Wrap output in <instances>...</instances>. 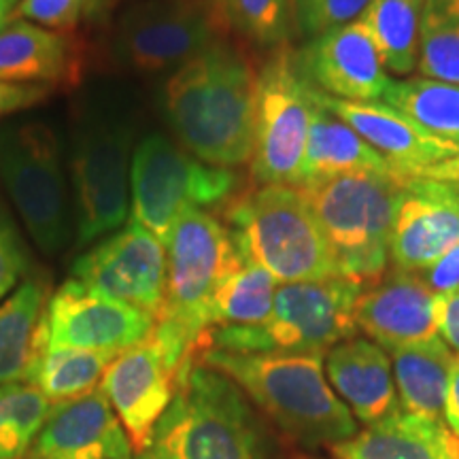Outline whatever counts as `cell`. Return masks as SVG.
Instances as JSON below:
<instances>
[{
    "label": "cell",
    "instance_id": "7",
    "mask_svg": "<svg viewBox=\"0 0 459 459\" xmlns=\"http://www.w3.org/2000/svg\"><path fill=\"white\" fill-rule=\"evenodd\" d=\"M359 291L358 281L347 277L281 283L271 317L262 325L211 328L203 351L325 355L358 332L353 311Z\"/></svg>",
    "mask_w": 459,
    "mask_h": 459
},
{
    "label": "cell",
    "instance_id": "1",
    "mask_svg": "<svg viewBox=\"0 0 459 459\" xmlns=\"http://www.w3.org/2000/svg\"><path fill=\"white\" fill-rule=\"evenodd\" d=\"M257 71L223 39L177 68L164 85V113L181 147L200 162L237 169L251 160Z\"/></svg>",
    "mask_w": 459,
    "mask_h": 459
},
{
    "label": "cell",
    "instance_id": "12",
    "mask_svg": "<svg viewBox=\"0 0 459 459\" xmlns=\"http://www.w3.org/2000/svg\"><path fill=\"white\" fill-rule=\"evenodd\" d=\"M228 30L215 0H145L119 17L113 51L132 71H177Z\"/></svg>",
    "mask_w": 459,
    "mask_h": 459
},
{
    "label": "cell",
    "instance_id": "38",
    "mask_svg": "<svg viewBox=\"0 0 459 459\" xmlns=\"http://www.w3.org/2000/svg\"><path fill=\"white\" fill-rule=\"evenodd\" d=\"M434 317L438 336L451 351L459 355V287L445 291V294H436Z\"/></svg>",
    "mask_w": 459,
    "mask_h": 459
},
{
    "label": "cell",
    "instance_id": "41",
    "mask_svg": "<svg viewBox=\"0 0 459 459\" xmlns=\"http://www.w3.org/2000/svg\"><path fill=\"white\" fill-rule=\"evenodd\" d=\"M411 179L449 183V186L459 187V153H457V156L449 158V160H445V162H438V164L428 166V169L415 172Z\"/></svg>",
    "mask_w": 459,
    "mask_h": 459
},
{
    "label": "cell",
    "instance_id": "28",
    "mask_svg": "<svg viewBox=\"0 0 459 459\" xmlns=\"http://www.w3.org/2000/svg\"><path fill=\"white\" fill-rule=\"evenodd\" d=\"M45 302V287L34 279L0 302V385L24 381Z\"/></svg>",
    "mask_w": 459,
    "mask_h": 459
},
{
    "label": "cell",
    "instance_id": "32",
    "mask_svg": "<svg viewBox=\"0 0 459 459\" xmlns=\"http://www.w3.org/2000/svg\"><path fill=\"white\" fill-rule=\"evenodd\" d=\"M51 402L30 383L0 385V459H24L49 415Z\"/></svg>",
    "mask_w": 459,
    "mask_h": 459
},
{
    "label": "cell",
    "instance_id": "39",
    "mask_svg": "<svg viewBox=\"0 0 459 459\" xmlns=\"http://www.w3.org/2000/svg\"><path fill=\"white\" fill-rule=\"evenodd\" d=\"M49 96L48 85H22L0 82V117L34 107Z\"/></svg>",
    "mask_w": 459,
    "mask_h": 459
},
{
    "label": "cell",
    "instance_id": "40",
    "mask_svg": "<svg viewBox=\"0 0 459 459\" xmlns=\"http://www.w3.org/2000/svg\"><path fill=\"white\" fill-rule=\"evenodd\" d=\"M443 415H445V426L449 428V432L459 440V355H455L451 361Z\"/></svg>",
    "mask_w": 459,
    "mask_h": 459
},
{
    "label": "cell",
    "instance_id": "42",
    "mask_svg": "<svg viewBox=\"0 0 459 459\" xmlns=\"http://www.w3.org/2000/svg\"><path fill=\"white\" fill-rule=\"evenodd\" d=\"M20 0H0V30L11 22L13 9H17Z\"/></svg>",
    "mask_w": 459,
    "mask_h": 459
},
{
    "label": "cell",
    "instance_id": "34",
    "mask_svg": "<svg viewBox=\"0 0 459 459\" xmlns=\"http://www.w3.org/2000/svg\"><path fill=\"white\" fill-rule=\"evenodd\" d=\"M298 24L308 37L332 30V28L351 24L359 20L370 0H291Z\"/></svg>",
    "mask_w": 459,
    "mask_h": 459
},
{
    "label": "cell",
    "instance_id": "18",
    "mask_svg": "<svg viewBox=\"0 0 459 459\" xmlns=\"http://www.w3.org/2000/svg\"><path fill=\"white\" fill-rule=\"evenodd\" d=\"M315 105L334 115L355 134L375 147L394 166L400 181L419 170L457 156L459 147L440 141L385 102H353L332 99L313 88Z\"/></svg>",
    "mask_w": 459,
    "mask_h": 459
},
{
    "label": "cell",
    "instance_id": "4",
    "mask_svg": "<svg viewBox=\"0 0 459 459\" xmlns=\"http://www.w3.org/2000/svg\"><path fill=\"white\" fill-rule=\"evenodd\" d=\"M172 459H281L273 429L232 378L196 359L153 432Z\"/></svg>",
    "mask_w": 459,
    "mask_h": 459
},
{
    "label": "cell",
    "instance_id": "43",
    "mask_svg": "<svg viewBox=\"0 0 459 459\" xmlns=\"http://www.w3.org/2000/svg\"><path fill=\"white\" fill-rule=\"evenodd\" d=\"M134 459H172L164 449H160L158 445H149L147 449L134 453Z\"/></svg>",
    "mask_w": 459,
    "mask_h": 459
},
{
    "label": "cell",
    "instance_id": "8",
    "mask_svg": "<svg viewBox=\"0 0 459 459\" xmlns=\"http://www.w3.org/2000/svg\"><path fill=\"white\" fill-rule=\"evenodd\" d=\"M238 172L200 162L162 134H149L132 153L130 221L166 245L172 228L187 211L226 206L240 194Z\"/></svg>",
    "mask_w": 459,
    "mask_h": 459
},
{
    "label": "cell",
    "instance_id": "15",
    "mask_svg": "<svg viewBox=\"0 0 459 459\" xmlns=\"http://www.w3.org/2000/svg\"><path fill=\"white\" fill-rule=\"evenodd\" d=\"M181 375L153 334L108 364L100 389L117 412L134 453L153 443V432L175 398Z\"/></svg>",
    "mask_w": 459,
    "mask_h": 459
},
{
    "label": "cell",
    "instance_id": "9",
    "mask_svg": "<svg viewBox=\"0 0 459 459\" xmlns=\"http://www.w3.org/2000/svg\"><path fill=\"white\" fill-rule=\"evenodd\" d=\"M132 145L134 126L124 113L99 105L79 115L71 153L77 247L107 237L128 217Z\"/></svg>",
    "mask_w": 459,
    "mask_h": 459
},
{
    "label": "cell",
    "instance_id": "21",
    "mask_svg": "<svg viewBox=\"0 0 459 459\" xmlns=\"http://www.w3.org/2000/svg\"><path fill=\"white\" fill-rule=\"evenodd\" d=\"M328 383L358 421H381L400 411L392 358L368 338H349L324 358Z\"/></svg>",
    "mask_w": 459,
    "mask_h": 459
},
{
    "label": "cell",
    "instance_id": "2",
    "mask_svg": "<svg viewBox=\"0 0 459 459\" xmlns=\"http://www.w3.org/2000/svg\"><path fill=\"white\" fill-rule=\"evenodd\" d=\"M196 359L232 378L251 404L302 449H330L359 432L358 419L328 383L324 355L204 349Z\"/></svg>",
    "mask_w": 459,
    "mask_h": 459
},
{
    "label": "cell",
    "instance_id": "36",
    "mask_svg": "<svg viewBox=\"0 0 459 459\" xmlns=\"http://www.w3.org/2000/svg\"><path fill=\"white\" fill-rule=\"evenodd\" d=\"M30 268L24 240L0 206V300L9 296Z\"/></svg>",
    "mask_w": 459,
    "mask_h": 459
},
{
    "label": "cell",
    "instance_id": "17",
    "mask_svg": "<svg viewBox=\"0 0 459 459\" xmlns=\"http://www.w3.org/2000/svg\"><path fill=\"white\" fill-rule=\"evenodd\" d=\"M389 237V266L421 273L459 243V187L406 179Z\"/></svg>",
    "mask_w": 459,
    "mask_h": 459
},
{
    "label": "cell",
    "instance_id": "3",
    "mask_svg": "<svg viewBox=\"0 0 459 459\" xmlns=\"http://www.w3.org/2000/svg\"><path fill=\"white\" fill-rule=\"evenodd\" d=\"M243 260L232 230L211 211H187L172 228L166 240V300L152 334L181 372L203 351L217 287Z\"/></svg>",
    "mask_w": 459,
    "mask_h": 459
},
{
    "label": "cell",
    "instance_id": "24",
    "mask_svg": "<svg viewBox=\"0 0 459 459\" xmlns=\"http://www.w3.org/2000/svg\"><path fill=\"white\" fill-rule=\"evenodd\" d=\"M342 175L395 177V170L375 147H370L359 134H355L347 124L317 107L313 115L311 132H308L298 186Z\"/></svg>",
    "mask_w": 459,
    "mask_h": 459
},
{
    "label": "cell",
    "instance_id": "22",
    "mask_svg": "<svg viewBox=\"0 0 459 459\" xmlns=\"http://www.w3.org/2000/svg\"><path fill=\"white\" fill-rule=\"evenodd\" d=\"M328 451L334 459H459V440L440 419L398 411Z\"/></svg>",
    "mask_w": 459,
    "mask_h": 459
},
{
    "label": "cell",
    "instance_id": "20",
    "mask_svg": "<svg viewBox=\"0 0 459 459\" xmlns=\"http://www.w3.org/2000/svg\"><path fill=\"white\" fill-rule=\"evenodd\" d=\"M436 294L415 273L389 268L377 283L361 287L355 302V325L385 351L438 336Z\"/></svg>",
    "mask_w": 459,
    "mask_h": 459
},
{
    "label": "cell",
    "instance_id": "11",
    "mask_svg": "<svg viewBox=\"0 0 459 459\" xmlns=\"http://www.w3.org/2000/svg\"><path fill=\"white\" fill-rule=\"evenodd\" d=\"M317 105L298 56L287 45L273 49L257 71L255 136L251 177L260 186H298Z\"/></svg>",
    "mask_w": 459,
    "mask_h": 459
},
{
    "label": "cell",
    "instance_id": "26",
    "mask_svg": "<svg viewBox=\"0 0 459 459\" xmlns=\"http://www.w3.org/2000/svg\"><path fill=\"white\" fill-rule=\"evenodd\" d=\"M423 0H370L359 20L368 28L383 68L409 77L419 62Z\"/></svg>",
    "mask_w": 459,
    "mask_h": 459
},
{
    "label": "cell",
    "instance_id": "19",
    "mask_svg": "<svg viewBox=\"0 0 459 459\" xmlns=\"http://www.w3.org/2000/svg\"><path fill=\"white\" fill-rule=\"evenodd\" d=\"M30 457L134 459V446L105 392L94 389L51 404Z\"/></svg>",
    "mask_w": 459,
    "mask_h": 459
},
{
    "label": "cell",
    "instance_id": "33",
    "mask_svg": "<svg viewBox=\"0 0 459 459\" xmlns=\"http://www.w3.org/2000/svg\"><path fill=\"white\" fill-rule=\"evenodd\" d=\"M230 30L260 48H279L290 37L291 0H215Z\"/></svg>",
    "mask_w": 459,
    "mask_h": 459
},
{
    "label": "cell",
    "instance_id": "23",
    "mask_svg": "<svg viewBox=\"0 0 459 459\" xmlns=\"http://www.w3.org/2000/svg\"><path fill=\"white\" fill-rule=\"evenodd\" d=\"M74 71L77 56L62 32L24 20L0 30V82L49 88L73 79Z\"/></svg>",
    "mask_w": 459,
    "mask_h": 459
},
{
    "label": "cell",
    "instance_id": "37",
    "mask_svg": "<svg viewBox=\"0 0 459 459\" xmlns=\"http://www.w3.org/2000/svg\"><path fill=\"white\" fill-rule=\"evenodd\" d=\"M419 274V279L428 285V290H432L434 294H445L459 287V243L453 245L449 251H445L438 260L429 264L428 268H423Z\"/></svg>",
    "mask_w": 459,
    "mask_h": 459
},
{
    "label": "cell",
    "instance_id": "6",
    "mask_svg": "<svg viewBox=\"0 0 459 459\" xmlns=\"http://www.w3.org/2000/svg\"><path fill=\"white\" fill-rule=\"evenodd\" d=\"M334 247L342 277L361 287L389 271V237L406 183L392 175H342L296 186Z\"/></svg>",
    "mask_w": 459,
    "mask_h": 459
},
{
    "label": "cell",
    "instance_id": "25",
    "mask_svg": "<svg viewBox=\"0 0 459 459\" xmlns=\"http://www.w3.org/2000/svg\"><path fill=\"white\" fill-rule=\"evenodd\" d=\"M455 355L440 336L392 351L400 411L440 419L445 411L446 383Z\"/></svg>",
    "mask_w": 459,
    "mask_h": 459
},
{
    "label": "cell",
    "instance_id": "27",
    "mask_svg": "<svg viewBox=\"0 0 459 459\" xmlns=\"http://www.w3.org/2000/svg\"><path fill=\"white\" fill-rule=\"evenodd\" d=\"M115 358L117 355L82 349H34L24 383L37 387L54 404L73 400L94 392Z\"/></svg>",
    "mask_w": 459,
    "mask_h": 459
},
{
    "label": "cell",
    "instance_id": "35",
    "mask_svg": "<svg viewBox=\"0 0 459 459\" xmlns=\"http://www.w3.org/2000/svg\"><path fill=\"white\" fill-rule=\"evenodd\" d=\"M94 0H20L15 15L49 30H73Z\"/></svg>",
    "mask_w": 459,
    "mask_h": 459
},
{
    "label": "cell",
    "instance_id": "13",
    "mask_svg": "<svg viewBox=\"0 0 459 459\" xmlns=\"http://www.w3.org/2000/svg\"><path fill=\"white\" fill-rule=\"evenodd\" d=\"M156 319L68 279L45 302L34 349H82L119 355L145 341Z\"/></svg>",
    "mask_w": 459,
    "mask_h": 459
},
{
    "label": "cell",
    "instance_id": "29",
    "mask_svg": "<svg viewBox=\"0 0 459 459\" xmlns=\"http://www.w3.org/2000/svg\"><path fill=\"white\" fill-rule=\"evenodd\" d=\"M383 102L436 139L459 147V85L412 77L392 82Z\"/></svg>",
    "mask_w": 459,
    "mask_h": 459
},
{
    "label": "cell",
    "instance_id": "10",
    "mask_svg": "<svg viewBox=\"0 0 459 459\" xmlns=\"http://www.w3.org/2000/svg\"><path fill=\"white\" fill-rule=\"evenodd\" d=\"M0 181L43 254H60L73 234L62 149L43 122L0 126Z\"/></svg>",
    "mask_w": 459,
    "mask_h": 459
},
{
    "label": "cell",
    "instance_id": "5",
    "mask_svg": "<svg viewBox=\"0 0 459 459\" xmlns=\"http://www.w3.org/2000/svg\"><path fill=\"white\" fill-rule=\"evenodd\" d=\"M223 217L247 260L279 283L342 277L334 247L296 186L245 189L223 206Z\"/></svg>",
    "mask_w": 459,
    "mask_h": 459
},
{
    "label": "cell",
    "instance_id": "16",
    "mask_svg": "<svg viewBox=\"0 0 459 459\" xmlns=\"http://www.w3.org/2000/svg\"><path fill=\"white\" fill-rule=\"evenodd\" d=\"M296 56L304 79L332 99L377 102L392 83L361 20L319 34Z\"/></svg>",
    "mask_w": 459,
    "mask_h": 459
},
{
    "label": "cell",
    "instance_id": "30",
    "mask_svg": "<svg viewBox=\"0 0 459 459\" xmlns=\"http://www.w3.org/2000/svg\"><path fill=\"white\" fill-rule=\"evenodd\" d=\"M279 281L260 264L243 260L217 287L211 302V328L262 325L271 317Z\"/></svg>",
    "mask_w": 459,
    "mask_h": 459
},
{
    "label": "cell",
    "instance_id": "31",
    "mask_svg": "<svg viewBox=\"0 0 459 459\" xmlns=\"http://www.w3.org/2000/svg\"><path fill=\"white\" fill-rule=\"evenodd\" d=\"M417 71L459 85V0H423Z\"/></svg>",
    "mask_w": 459,
    "mask_h": 459
},
{
    "label": "cell",
    "instance_id": "44",
    "mask_svg": "<svg viewBox=\"0 0 459 459\" xmlns=\"http://www.w3.org/2000/svg\"><path fill=\"white\" fill-rule=\"evenodd\" d=\"M30 459H41V457H30Z\"/></svg>",
    "mask_w": 459,
    "mask_h": 459
},
{
    "label": "cell",
    "instance_id": "14",
    "mask_svg": "<svg viewBox=\"0 0 459 459\" xmlns=\"http://www.w3.org/2000/svg\"><path fill=\"white\" fill-rule=\"evenodd\" d=\"M166 245L128 221L74 260L73 279L158 319L166 300Z\"/></svg>",
    "mask_w": 459,
    "mask_h": 459
}]
</instances>
